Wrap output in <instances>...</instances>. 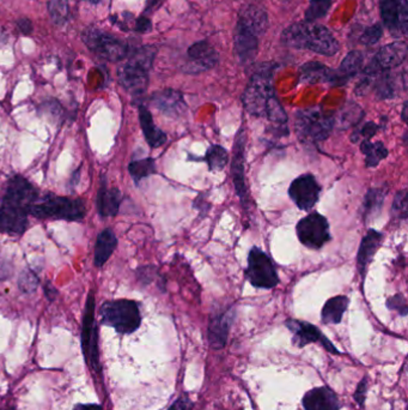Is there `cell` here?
I'll use <instances>...</instances> for the list:
<instances>
[{
  "mask_svg": "<svg viewBox=\"0 0 408 410\" xmlns=\"http://www.w3.org/2000/svg\"><path fill=\"white\" fill-rule=\"evenodd\" d=\"M234 318H235V310L232 306L216 310L212 313V316L210 317L207 339L211 347L214 349H222L225 347L228 335Z\"/></svg>",
  "mask_w": 408,
  "mask_h": 410,
  "instance_id": "cell-19",
  "label": "cell"
},
{
  "mask_svg": "<svg viewBox=\"0 0 408 410\" xmlns=\"http://www.w3.org/2000/svg\"><path fill=\"white\" fill-rule=\"evenodd\" d=\"M39 196V190L26 177H11L0 203V233L22 237L29 228L31 206Z\"/></svg>",
  "mask_w": 408,
  "mask_h": 410,
  "instance_id": "cell-2",
  "label": "cell"
},
{
  "mask_svg": "<svg viewBox=\"0 0 408 410\" xmlns=\"http://www.w3.org/2000/svg\"><path fill=\"white\" fill-rule=\"evenodd\" d=\"M378 130H380V125L370 121V123H367L363 126H360L358 129H355L352 136H351V141L353 143L360 142V139H363V141H370L375 134H378Z\"/></svg>",
  "mask_w": 408,
  "mask_h": 410,
  "instance_id": "cell-39",
  "label": "cell"
},
{
  "mask_svg": "<svg viewBox=\"0 0 408 410\" xmlns=\"http://www.w3.org/2000/svg\"><path fill=\"white\" fill-rule=\"evenodd\" d=\"M16 24H17L18 30L22 33L23 35L28 36L31 35V34H33L34 27H33V22H31L29 18H18Z\"/></svg>",
  "mask_w": 408,
  "mask_h": 410,
  "instance_id": "cell-46",
  "label": "cell"
},
{
  "mask_svg": "<svg viewBox=\"0 0 408 410\" xmlns=\"http://www.w3.org/2000/svg\"><path fill=\"white\" fill-rule=\"evenodd\" d=\"M387 308L393 311H398L401 316L407 314V303L402 294H396L387 300Z\"/></svg>",
  "mask_w": 408,
  "mask_h": 410,
  "instance_id": "cell-42",
  "label": "cell"
},
{
  "mask_svg": "<svg viewBox=\"0 0 408 410\" xmlns=\"http://www.w3.org/2000/svg\"><path fill=\"white\" fill-rule=\"evenodd\" d=\"M321 186L313 174H304L295 179L290 188L288 196L298 209L310 211L319 202Z\"/></svg>",
  "mask_w": 408,
  "mask_h": 410,
  "instance_id": "cell-16",
  "label": "cell"
},
{
  "mask_svg": "<svg viewBox=\"0 0 408 410\" xmlns=\"http://www.w3.org/2000/svg\"><path fill=\"white\" fill-rule=\"evenodd\" d=\"M244 276L250 285L260 289H272L279 283V276L272 259L259 247L249 251Z\"/></svg>",
  "mask_w": 408,
  "mask_h": 410,
  "instance_id": "cell-10",
  "label": "cell"
},
{
  "mask_svg": "<svg viewBox=\"0 0 408 410\" xmlns=\"http://www.w3.org/2000/svg\"><path fill=\"white\" fill-rule=\"evenodd\" d=\"M118 247V238L115 233L111 228L103 229L100 233L95 244V253H93V265L96 268H103L106 262L111 259L114 251Z\"/></svg>",
  "mask_w": 408,
  "mask_h": 410,
  "instance_id": "cell-25",
  "label": "cell"
},
{
  "mask_svg": "<svg viewBox=\"0 0 408 410\" xmlns=\"http://www.w3.org/2000/svg\"><path fill=\"white\" fill-rule=\"evenodd\" d=\"M86 1H89V3H91V4H98V3H100L101 0H86Z\"/></svg>",
  "mask_w": 408,
  "mask_h": 410,
  "instance_id": "cell-52",
  "label": "cell"
},
{
  "mask_svg": "<svg viewBox=\"0 0 408 410\" xmlns=\"http://www.w3.org/2000/svg\"><path fill=\"white\" fill-rule=\"evenodd\" d=\"M387 192H388V188L383 186V188H370L368 193L365 195L362 215L367 222L375 219L380 214L383 203H384Z\"/></svg>",
  "mask_w": 408,
  "mask_h": 410,
  "instance_id": "cell-29",
  "label": "cell"
},
{
  "mask_svg": "<svg viewBox=\"0 0 408 410\" xmlns=\"http://www.w3.org/2000/svg\"><path fill=\"white\" fill-rule=\"evenodd\" d=\"M407 44L405 41H395L389 45L383 46L373 62L363 70L367 75H378L380 72L389 71L404 63L407 58Z\"/></svg>",
  "mask_w": 408,
  "mask_h": 410,
  "instance_id": "cell-14",
  "label": "cell"
},
{
  "mask_svg": "<svg viewBox=\"0 0 408 410\" xmlns=\"http://www.w3.org/2000/svg\"><path fill=\"white\" fill-rule=\"evenodd\" d=\"M48 14L54 26L62 27L71 18V9L67 0H48Z\"/></svg>",
  "mask_w": 408,
  "mask_h": 410,
  "instance_id": "cell-35",
  "label": "cell"
},
{
  "mask_svg": "<svg viewBox=\"0 0 408 410\" xmlns=\"http://www.w3.org/2000/svg\"><path fill=\"white\" fill-rule=\"evenodd\" d=\"M334 125V116L319 106L299 109L295 116V131L298 139L308 144L326 141Z\"/></svg>",
  "mask_w": 408,
  "mask_h": 410,
  "instance_id": "cell-8",
  "label": "cell"
},
{
  "mask_svg": "<svg viewBox=\"0 0 408 410\" xmlns=\"http://www.w3.org/2000/svg\"><path fill=\"white\" fill-rule=\"evenodd\" d=\"M86 206L83 199L57 196L53 192H46L39 196L31 206L30 215L39 220H60L68 222H80L86 216Z\"/></svg>",
  "mask_w": 408,
  "mask_h": 410,
  "instance_id": "cell-6",
  "label": "cell"
},
{
  "mask_svg": "<svg viewBox=\"0 0 408 410\" xmlns=\"http://www.w3.org/2000/svg\"><path fill=\"white\" fill-rule=\"evenodd\" d=\"M302 404L304 410L340 409V402L337 395L327 386L309 390L303 397Z\"/></svg>",
  "mask_w": 408,
  "mask_h": 410,
  "instance_id": "cell-22",
  "label": "cell"
},
{
  "mask_svg": "<svg viewBox=\"0 0 408 410\" xmlns=\"http://www.w3.org/2000/svg\"><path fill=\"white\" fill-rule=\"evenodd\" d=\"M162 1H163V0H147V5H145L144 14L152 12V11H154V10L157 8V6H160V5L162 4Z\"/></svg>",
  "mask_w": 408,
  "mask_h": 410,
  "instance_id": "cell-50",
  "label": "cell"
},
{
  "mask_svg": "<svg viewBox=\"0 0 408 410\" xmlns=\"http://www.w3.org/2000/svg\"><path fill=\"white\" fill-rule=\"evenodd\" d=\"M82 40L90 52L111 63L122 62L132 49L127 42L96 27L85 28Z\"/></svg>",
  "mask_w": 408,
  "mask_h": 410,
  "instance_id": "cell-9",
  "label": "cell"
},
{
  "mask_svg": "<svg viewBox=\"0 0 408 410\" xmlns=\"http://www.w3.org/2000/svg\"><path fill=\"white\" fill-rule=\"evenodd\" d=\"M367 391H368V382L367 379H363L360 384H358V388L355 390V398L357 403L360 407L364 406V402H365V397H367Z\"/></svg>",
  "mask_w": 408,
  "mask_h": 410,
  "instance_id": "cell-45",
  "label": "cell"
},
{
  "mask_svg": "<svg viewBox=\"0 0 408 410\" xmlns=\"http://www.w3.org/2000/svg\"><path fill=\"white\" fill-rule=\"evenodd\" d=\"M245 143H247V134L243 126L239 130L236 134L235 143H234V157L231 162V175L235 185L236 195L240 199L241 204L243 205L245 213L249 214L250 202H249V193L247 185H245V174H244V165H245Z\"/></svg>",
  "mask_w": 408,
  "mask_h": 410,
  "instance_id": "cell-13",
  "label": "cell"
},
{
  "mask_svg": "<svg viewBox=\"0 0 408 410\" xmlns=\"http://www.w3.org/2000/svg\"><path fill=\"white\" fill-rule=\"evenodd\" d=\"M44 293H45L47 300L50 301V303H53L54 300L57 299V296L59 295L58 289L54 287L52 282L49 281L46 282L45 285H44Z\"/></svg>",
  "mask_w": 408,
  "mask_h": 410,
  "instance_id": "cell-48",
  "label": "cell"
},
{
  "mask_svg": "<svg viewBox=\"0 0 408 410\" xmlns=\"http://www.w3.org/2000/svg\"><path fill=\"white\" fill-rule=\"evenodd\" d=\"M285 326L293 332V344L296 347L303 348L310 344H319L332 354H340L334 344L324 336L319 328L313 326L308 321H297V319H288Z\"/></svg>",
  "mask_w": 408,
  "mask_h": 410,
  "instance_id": "cell-18",
  "label": "cell"
},
{
  "mask_svg": "<svg viewBox=\"0 0 408 410\" xmlns=\"http://www.w3.org/2000/svg\"><path fill=\"white\" fill-rule=\"evenodd\" d=\"M382 240H383V234L381 232L370 229L367 233V235L360 241V250H358V256H357V265H358V272H360L363 281L365 280L369 264L371 263L375 254L381 247Z\"/></svg>",
  "mask_w": 408,
  "mask_h": 410,
  "instance_id": "cell-23",
  "label": "cell"
},
{
  "mask_svg": "<svg viewBox=\"0 0 408 410\" xmlns=\"http://www.w3.org/2000/svg\"><path fill=\"white\" fill-rule=\"evenodd\" d=\"M371 88L375 91L376 98L380 100H388V98H395L398 91V82L391 72H380L378 76L373 78Z\"/></svg>",
  "mask_w": 408,
  "mask_h": 410,
  "instance_id": "cell-30",
  "label": "cell"
},
{
  "mask_svg": "<svg viewBox=\"0 0 408 410\" xmlns=\"http://www.w3.org/2000/svg\"><path fill=\"white\" fill-rule=\"evenodd\" d=\"M333 0H310L309 8L306 11V22H314L319 18H324L328 14Z\"/></svg>",
  "mask_w": 408,
  "mask_h": 410,
  "instance_id": "cell-37",
  "label": "cell"
},
{
  "mask_svg": "<svg viewBox=\"0 0 408 410\" xmlns=\"http://www.w3.org/2000/svg\"><path fill=\"white\" fill-rule=\"evenodd\" d=\"M218 63V53L207 41H198L187 51L186 62L182 71L188 75H199L211 70Z\"/></svg>",
  "mask_w": 408,
  "mask_h": 410,
  "instance_id": "cell-17",
  "label": "cell"
},
{
  "mask_svg": "<svg viewBox=\"0 0 408 410\" xmlns=\"http://www.w3.org/2000/svg\"><path fill=\"white\" fill-rule=\"evenodd\" d=\"M333 70L319 62L304 64L299 70V82L303 84L329 83L332 80Z\"/></svg>",
  "mask_w": 408,
  "mask_h": 410,
  "instance_id": "cell-27",
  "label": "cell"
},
{
  "mask_svg": "<svg viewBox=\"0 0 408 410\" xmlns=\"http://www.w3.org/2000/svg\"><path fill=\"white\" fill-rule=\"evenodd\" d=\"M137 275L138 282L142 285H147L154 282V278L157 276V269L152 265H147V267H142L138 269L136 271Z\"/></svg>",
  "mask_w": 408,
  "mask_h": 410,
  "instance_id": "cell-43",
  "label": "cell"
},
{
  "mask_svg": "<svg viewBox=\"0 0 408 410\" xmlns=\"http://www.w3.org/2000/svg\"><path fill=\"white\" fill-rule=\"evenodd\" d=\"M155 46H142L131 49L129 57L119 70L118 78L121 87L133 98H142L147 93L150 80V70L155 60Z\"/></svg>",
  "mask_w": 408,
  "mask_h": 410,
  "instance_id": "cell-5",
  "label": "cell"
},
{
  "mask_svg": "<svg viewBox=\"0 0 408 410\" xmlns=\"http://www.w3.org/2000/svg\"><path fill=\"white\" fill-rule=\"evenodd\" d=\"M382 35H383V28L380 23H376L364 30L360 36V42L365 46L376 45L378 41L381 40Z\"/></svg>",
  "mask_w": 408,
  "mask_h": 410,
  "instance_id": "cell-40",
  "label": "cell"
},
{
  "mask_svg": "<svg viewBox=\"0 0 408 410\" xmlns=\"http://www.w3.org/2000/svg\"><path fill=\"white\" fill-rule=\"evenodd\" d=\"M138 109H139V123L149 147L152 149L162 147L167 142V134L156 126L151 112L149 111L147 107L144 105H139Z\"/></svg>",
  "mask_w": 408,
  "mask_h": 410,
  "instance_id": "cell-26",
  "label": "cell"
},
{
  "mask_svg": "<svg viewBox=\"0 0 408 410\" xmlns=\"http://www.w3.org/2000/svg\"><path fill=\"white\" fill-rule=\"evenodd\" d=\"M150 103L163 116L178 119L187 111V103L181 91L175 89L158 90L151 95Z\"/></svg>",
  "mask_w": 408,
  "mask_h": 410,
  "instance_id": "cell-20",
  "label": "cell"
},
{
  "mask_svg": "<svg viewBox=\"0 0 408 410\" xmlns=\"http://www.w3.org/2000/svg\"><path fill=\"white\" fill-rule=\"evenodd\" d=\"M364 112L362 107H360L357 103L347 102L344 107L340 109L337 118H334V124L342 130H347L352 126L360 124L363 119Z\"/></svg>",
  "mask_w": 408,
  "mask_h": 410,
  "instance_id": "cell-31",
  "label": "cell"
},
{
  "mask_svg": "<svg viewBox=\"0 0 408 410\" xmlns=\"http://www.w3.org/2000/svg\"><path fill=\"white\" fill-rule=\"evenodd\" d=\"M199 161H205L209 166L210 170L221 172V170L225 168L228 161H229V155H228L227 150L222 145L214 144V145H211L207 149L205 157L203 159H199Z\"/></svg>",
  "mask_w": 408,
  "mask_h": 410,
  "instance_id": "cell-34",
  "label": "cell"
},
{
  "mask_svg": "<svg viewBox=\"0 0 408 410\" xmlns=\"http://www.w3.org/2000/svg\"><path fill=\"white\" fill-rule=\"evenodd\" d=\"M285 46L296 49H309L311 52L333 57L340 49L339 42L324 26L315 22L291 24L281 34Z\"/></svg>",
  "mask_w": 408,
  "mask_h": 410,
  "instance_id": "cell-4",
  "label": "cell"
},
{
  "mask_svg": "<svg viewBox=\"0 0 408 410\" xmlns=\"http://www.w3.org/2000/svg\"><path fill=\"white\" fill-rule=\"evenodd\" d=\"M393 214L398 219L406 220L408 215L407 190L404 188L396 193L393 202Z\"/></svg>",
  "mask_w": 408,
  "mask_h": 410,
  "instance_id": "cell-38",
  "label": "cell"
},
{
  "mask_svg": "<svg viewBox=\"0 0 408 410\" xmlns=\"http://www.w3.org/2000/svg\"><path fill=\"white\" fill-rule=\"evenodd\" d=\"M95 293L90 292L85 303L83 323H82V347L85 360L95 372H101L100 352H98V326L95 319Z\"/></svg>",
  "mask_w": 408,
  "mask_h": 410,
  "instance_id": "cell-11",
  "label": "cell"
},
{
  "mask_svg": "<svg viewBox=\"0 0 408 410\" xmlns=\"http://www.w3.org/2000/svg\"><path fill=\"white\" fill-rule=\"evenodd\" d=\"M129 172L133 179L134 184L139 185L144 179L156 173V162L152 157L142 160H134L129 165Z\"/></svg>",
  "mask_w": 408,
  "mask_h": 410,
  "instance_id": "cell-33",
  "label": "cell"
},
{
  "mask_svg": "<svg viewBox=\"0 0 408 410\" xmlns=\"http://www.w3.org/2000/svg\"><path fill=\"white\" fill-rule=\"evenodd\" d=\"M18 288L24 294L35 293L40 285V278L31 269H24L18 277Z\"/></svg>",
  "mask_w": 408,
  "mask_h": 410,
  "instance_id": "cell-36",
  "label": "cell"
},
{
  "mask_svg": "<svg viewBox=\"0 0 408 410\" xmlns=\"http://www.w3.org/2000/svg\"><path fill=\"white\" fill-rule=\"evenodd\" d=\"M350 300L345 295H337L324 303L321 311V319L324 324H339L346 312Z\"/></svg>",
  "mask_w": 408,
  "mask_h": 410,
  "instance_id": "cell-28",
  "label": "cell"
},
{
  "mask_svg": "<svg viewBox=\"0 0 408 410\" xmlns=\"http://www.w3.org/2000/svg\"><path fill=\"white\" fill-rule=\"evenodd\" d=\"M360 152H363L365 157V165L369 168H373L380 165L381 161L388 157V149L382 142H370L363 141L360 143Z\"/></svg>",
  "mask_w": 408,
  "mask_h": 410,
  "instance_id": "cell-32",
  "label": "cell"
},
{
  "mask_svg": "<svg viewBox=\"0 0 408 410\" xmlns=\"http://www.w3.org/2000/svg\"><path fill=\"white\" fill-rule=\"evenodd\" d=\"M152 23L149 18L145 16H140V17L136 19V24H134V32L139 33V34H145V33L151 30Z\"/></svg>",
  "mask_w": 408,
  "mask_h": 410,
  "instance_id": "cell-44",
  "label": "cell"
},
{
  "mask_svg": "<svg viewBox=\"0 0 408 410\" xmlns=\"http://www.w3.org/2000/svg\"><path fill=\"white\" fill-rule=\"evenodd\" d=\"M124 195L118 188H108V181L103 177L101 186L96 195V209L102 219L115 217L120 211Z\"/></svg>",
  "mask_w": 408,
  "mask_h": 410,
  "instance_id": "cell-21",
  "label": "cell"
},
{
  "mask_svg": "<svg viewBox=\"0 0 408 410\" xmlns=\"http://www.w3.org/2000/svg\"><path fill=\"white\" fill-rule=\"evenodd\" d=\"M364 57L360 51H351L340 64L337 70H333L331 85L333 87H342L346 84L347 82L357 76L363 70Z\"/></svg>",
  "mask_w": 408,
  "mask_h": 410,
  "instance_id": "cell-24",
  "label": "cell"
},
{
  "mask_svg": "<svg viewBox=\"0 0 408 410\" xmlns=\"http://www.w3.org/2000/svg\"><path fill=\"white\" fill-rule=\"evenodd\" d=\"M296 232L301 244L310 250L322 249L332 239L328 221L317 211L299 220Z\"/></svg>",
  "mask_w": 408,
  "mask_h": 410,
  "instance_id": "cell-12",
  "label": "cell"
},
{
  "mask_svg": "<svg viewBox=\"0 0 408 410\" xmlns=\"http://www.w3.org/2000/svg\"><path fill=\"white\" fill-rule=\"evenodd\" d=\"M103 326L113 328L118 334L131 335L140 328L142 313L139 303L134 300H109L100 308Z\"/></svg>",
  "mask_w": 408,
  "mask_h": 410,
  "instance_id": "cell-7",
  "label": "cell"
},
{
  "mask_svg": "<svg viewBox=\"0 0 408 410\" xmlns=\"http://www.w3.org/2000/svg\"><path fill=\"white\" fill-rule=\"evenodd\" d=\"M73 410H103L102 407L95 403H78Z\"/></svg>",
  "mask_w": 408,
  "mask_h": 410,
  "instance_id": "cell-49",
  "label": "cell"
},
{
  "mask_svg": "<svg viewBox=\"0 0 408 410\" xmlns=\"http://www.w3.org/2000/svg\"><path fill=\"white\" fill-rule=\"evenodd\" d=\"M268 28L266 10L257 4L244 6L236 23L234 51L237 60L248 66L257 58L259 40Z\"/></svg>",
  "mask_w": 408,
  "mask_h": 410,
  "instance_id": "cell-3",
  "label": "cell"
},
{
  "mask_svg": "<svg viewBox=\"0 0 408 410\" xmlns=\"http://www.w3.org/2000/svg\"><path fill=\"white\" fill-rule=\"evenodd\" d=\"M192 403L189 397L187 395L178 398L176 401L174 402L171 407L168 410H191Z\"/></svg>",
  "mask_w": 408,
  "mask_h": 410,
  "instance_id": "cell-47",
  "label": "cell"
},
{
  "mask_svg": "<svg viewBox=\"0 0 408 410\" xmlns=\"http://www.w3.org/2000/svg\"><path fill=\"white\" fill-rule=\"evenodd\" d=\"M41 112H44L50 119L59 121V119H62V118L64 108L62 107L60 102L52 98V100H48V101H46V102L41 105Z\"/></svg>",
  "mask_w": 408,
  "mask_h": 410,
  "instance_id": "cell-41",
  "label": "cell"
},
{
  "mask_svg": "<svg viewBox=\"0 0 408 410\" xmlns=\"http://www.w3.org/2000/svg\"><path fill=\"white\" fill-rule=\"evenodd\" d=\"M382 22L394 37L407 34V0H380Z\"/></svg>",
  "mask_w": 408,
  "mask_h": 410,
  "instance_id": "cell-15",
  "label": "cell"
},
{
  "mask_svg": "<svg viewBox=\"0 0 408 410\" xmlns=\"http://www.w3.org/2000/svg\"><path fill=\"white\" fill-rule=\"evenodd\" d=\"M402 121L406 123L407 121V102L404 103V108H402Z\"/></svg>",
  "mask_w": 408,
  "mask_h": 410,
  "instance_id": "cell-51",
  "label": "cell"
},
{
  "mask_svg": "<svg viewBox=\"0 0 408 410\" xmlns=\"http://www.w3.org/2000/svg\"><path fill=\"white\" fill-rule=\"evenodd\" d=\"M275 65L261 64L250 77L244 90L243 105L250 116L271 121L273 129L280 136H288V116L275 95L273 75Z\"/></svg>",
  "mask_w": 408,
  "mask_h": 410,
  "instance_id": "cell-1",
  "label": "cell"
}]
</instances>
